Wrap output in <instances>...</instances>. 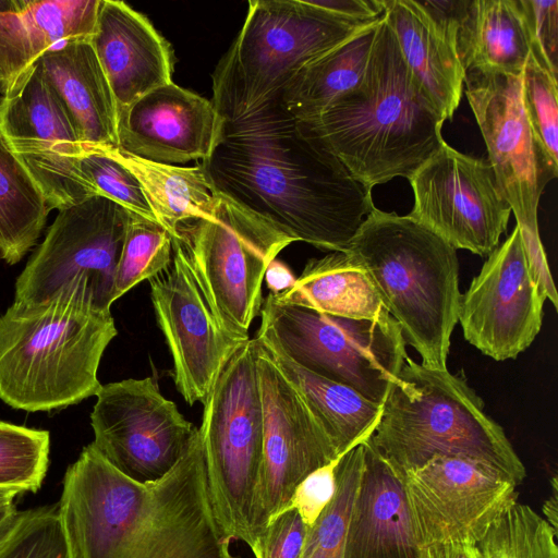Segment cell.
Listing matches in <instances>:
<instances>
[{
    "label": "cell",
    "mask_w": 558,
    "mask_h": 558,
    "mask_svg": "<svg viewBox=\"0 0 558 558\" xmlns=\"http://www.w3.org/2000/svg\"><path fill=\"white\" fill-rule=\"evenodd\" d=\"M172 248L170 265L149 279L150 298L172 357L175 387L192 405L204 403L226 364L247 340L221 326L175 236Z\"/></svg>",
    "instance_id": "2e32d148"
},
{
    "label": "cell",
    "mask_w": 558,
    "mask_h": 558,
    "mask_svg": "<svg viewBox=\"0 0 558 558\" xmlns=\"http://www.w3.org/2000/svg\"><path fill=\"white\" fill-rule=\"evenodd\" d=\"M256 351L263 459L253 502L251 550L296 486L310 473L340 457L298 391L257 347Z\"/></svg>",
    "instance_id": "9a60e30c"
},
{
    "label": "cell",
    "mask_w": 558,
    "mask_h": 558,
    "mask_svg": "<svg viewBox=\"0 0 558 558\" xmlns=\"http://www.w3.org/2000/svg\"><path fill=\"white\" fill-rule=\"evenodd\" d=\"M381 17L303 66L280 95L287 111L299 120L311 119L355 88L364 76Z\"/></svg>",
    "instance_id": "f1b7e54d"
},
{
    "label": "cell",
    "mask_w": 558,
    "mask_h": 558,
    "mask_svg": "<svg viewBox=\"0 0 558 558\" xmlns=\"http://www.w3.org/2000/svg\"><path fill=\"white\" fill-rule=\"evenodd\" d=\"M57 504L71 558H240L213 508L198 428L150 483L120 473L90 442L66 469Z\"/></svg>",
    "instance_id": "7a4b0ae2"
},
{
    "label": "cell",
    "mask_w": 558,
    "mask_h": 558,
    "mask_svg": "<svg viewBox=\"0 0 558 558\" xmlns=\"http://www.w3.org/2000/svg\"><path fill=\"white\" fill-rule=\"evenodd\" d=\"M117 333L111 312L75 291L36 304L14 301L0 315V400L49 412L96 396L98 367Z\"/></svg>",
    "instance_id": "277c9868"
},
{
    "label": "cell",
    "mask_w": 558,
    "mask_h": 558,
    "mask_svg": "<svg viewBox=\"0 0 558 558\" xmlns=\"http://www.w3.org/2000/svg\"><path fill=\"white\" fill-rule=\"evenodd\" d=\"M172 236L159 223L131 213L116 270L114 301L172 260Z\"/></svg>",
    "instance_id": "e575fe53"
},
{
    "label": "cell",
    "mask_w": 558,
    "mask_h": 558,
    "mask_svg": "<svg viewBox=\"0 0 558 558\" xmlns=\"http://www.w3.org/2000/svg\"><path fill=\"white\" fill-rule=\"evenodd\" d=\"M545 301L515 226L461 294L458 322L466 341L483 354L515 359L538 335Z\"/></svg>",
    "instance_id": "e0dca14e"
},
{
    "label": "cell",
    "mask_w": 558,
    "mask_h": 558,
    "mask_svg": "<svg viewBox=\"0 0 558 558\" xmlns=\"http://www.w3.org/2000/svg\"><path fill=\"white\" fill-rule=\"evenodd\" d=\"M253 339L223 367L203 405L198 427L208 489L230 541L253 547L252 511L263 459V411Z\"/></svg>",
    "instance_id": "52a82bcc"
},
{
    "label": "cell",
    "mask_w": 558,
    "mask_h": 558,
    "mask_svg": "<svg viewBox=\"0 0 558 558\" xmlns=\"http://www.w3.org/2000/svg\"><path fill=\"white\" fill-rule=\"evenodd\" d=\"M49 211L39 186L0 135V258L19 263L36 244Z\"/></svg>",
    "instance_id": "4dcf8cb0"
},
{
    "label": "cell",
    "mask_w": 558,
    "mask_h": 558,
    "mask_svg": "<svg viewBox=\"0 0 558 558\" xmlns=\"http://www.w3.org/2000/svg\"><path fill=\"white\" fill-rule=\"evenodd\" d=\"M402 477L421 547L476 545L518 497L495 470L460 457L436 456Z\"/></svg>",
    "instance_id": "ac0fdd59"
},
{
    "label": "cell",
    "mask_w": 558,
    "mask_h": 558,
    "mask_svg": "<svg viewBox=\"0 0 558 558\" xmlns=\"http://www.w3.org/2000/svg\"><path fill=\"white\" fill-rule=\"evenodd\" d=\"M99 5L100 0H29L22 12L0 14V73L8 89L59 44L90 38Z\"/></svg>",
    "instance_id": "d4e9b609"
},
{
    "label": "cell",
    "mask_w": 558,
    "mask_h": 558,
    "mask_svg": "<svg viewBox=\"0 0 558 558\" xmlns=\"http://www.w3.org/2000/svg\"><path fill=\"white\" fill-rule=\"evenodd\" d=\"M49 452L48 430L0 421V488L37 492L47 474Z\"/></svg>",
    "instance_id": "d590c367"
},
{
    "label": "cell",
    "mask_w": 558,
    "mask_h": 558,
    "mask_svg": "<svg viewBox=\"0 0 558 558\" xmlns=\"http://www.w3.org/2000/svg\"><path fill=\"white\" fill-rule=\"evenodd\" d=\"M369 439L401 476L436 456L476 461L515 487L526 475L502 427L484 412V402L466 381L409 357Z\"/></svg>",
    "instance_id": "8992f818"
},
{
    "label": "cell",
    "mask_w": 558,
    "mask_h": 558,
    "mask_svg": "<svg viewBox=\"0 0 558 558\" xmlns=\"http://www.w3.org/2000/svg\"><path fill=\"white\" fill-rule=\"evenodd\" d=\"M213 93L223 125L199 165L214 189L293 242L344 252L375 207L372 191L287 111L280 95L248 105L214 82Z\"/></svg>",
    "instance_id": "6da1fadb"
},
{
    "label": "cell",
    "mask_w": 558,
    "mask_h": 558,
    "mask_svg": "<svg viewBox=\"0 0 558 558\" xmlns=\"http://www.w3.org/2000/svg\"><path fill=\"white\" fill-rule=\"evenodd\" d=\"M408 180L414 195L409 217L456 250L488 256L498 246L511 208L487 159L444 141Z\"/></svg>",
    "instance_id": "5bb4252c"
},
{
    "label": "cell",
    "mask_w": 558,
    "mask_h": 558,
    "mask_svg": "<svg viewBox=\"0 0 558 558\" xmlns=\"http://www.w3.org/2000/svg\"><path fill=\"white\" fill-rule=\"evenodd\" d=\"M130 216L104 196L60 209L16 279L14 301L36 304L75 291L95 308L110 311Z\"/></svg>",
    "instance_id": "7c38bea8"
},
{
    "label": "cell",
    "mask_w": 558,
    "mask_h": 558,
    "mask_svg": "<svg viewBox=\"0 0 558 558\" xmlns=\"http://www.w3.org/2000/svg\"><path fill=\"white\" fill-rule=\"evenodd\" d=\"M340 457L310 473L296 486L292 497L282 510L295 509L304 523L311 527L336 494V465Z\"/></svg>",
    "instance_id": "ab89813d"
},
{
    "label": "cell",
    "mask_w": 558,
    "mask_h": 558,
    "mask_svg": "<svg viewBox=\"0 0 558 558\" xmlns=\"http://www.w3.org/2000/svg\"><path fill=\"white\" fill-rule=\"evenodd\" d=\"M90 43L118 111L172 82L173 54L169 43L146 16L123 1L100 0Z\"/></svg>",
    "instance_id": "44dd1931"
},
{
    "label": "cell",
    "mask_w": 558,
    "mask_h": 558,
    "mask_svg": "<svg viewBox=\"0 0 558 558\" xmlns=\"http://www.w3.org/2000/svg\"><path fill=\"white\" fill-rule=\"evenodd\" d=\"M222 125L211 101L171 82L118 111V148L169 165L202 161L217 145Z\"/></svg>",
    "instance_id": "d6986e66"
},
{
    "label": "cell",
    "mask_w": 558,
    "mask_h": 558,
    "mask_svg": "<svg viewBox=\"0 0 558 558\" xmlns=\"http://www.w3.org/2000/svg\"><path fill=\"white\" fill-rule=\"evenodd\" d=\"M38 61L70 111L83 145L118 147V107L90 38L64 41Z\"/></svg>",
    "instance_id": "cb8c5ba5"
},
{
    "label": "cell",
    "mask_w": 558,
    "mask_h": 558,
    "mask_svg": "<svg viewBox=\"0 0 558 558\" xmlns=\"http://www.w3.org/2000/svg\"><path fill=\"white\" fill-rule=\"evenodd\" d=\"M531 38V53L558 77V1L519 0Z\"/></svg>",
    "instance_id": "74e56055"
},
{
    "label": "cell",
    "mask_w": 558,
    "mask_h": 558,
    "mask_svg": "<svg viewBox=\"0 0 558 558\" xmlns=\"http://www.w3.org/2000/svg\"><path fill=\"white\" fill-rule=\"evenodd\" d=\"M96 397L92 445L138 483L165 476L187 451L198 428L162 396L153 377L101 385Z\"/></svg>",
    "instance_id": "4fadbf2b"
},
{
    "label": "cell",
    "mask_w": 558,
    "mask_h": 558,
    "mask_svg": "<svg viewBox=\"0 0 558 558\" xmlns=\"http://www.w3.org/2000/svg\"><path fill=\"white\" fill-rule=\"evenodd\" d=\"M175 238L221 326L248 340V329L263 304L266 269L293 241L220 193L213 216L180 225Z\"/></svg>",
    "instance_id": "9c48e42d"
},
{
    "label": "cell",
    "mask_w": 558,
    "mask_h": 558,
    "mask_svg": "<svg viewBox=\"0 0 558 558\" xmlns=\"http://www.w3.org/2000/svg\"><path fill=\"white\" fill-rule=\"evenodd\" d=\"M7 90H8L7 82H5L4 77L2 76V74L0 73V105L2 104V101L7 95Z\"/></svg>",
    "instance_id": "c3c4849f"
},
{
    "label": "cell",
    "mask_w": 558,
    "mask_h": 558,
    "mask_svg": "<svg viewBox=\"0 0 558 558\" xmlns=\"http://www.w3.org/2000/svg\"><path fill=\"white\" fill-rule=\"evenodd\" d=\"M21 495L17 490L0 488V509L14 504V499Z\"/></svg>",
    "instance_id": "bcb514c9"
},
{
    "label": "cell",
    "mask_w": 558,
    "mask_h": 558,
    "mask_svg": "<svg viewBox=\"0 0 558 558\" xmlns=\"http://www.w3.org/2000/svg\"><path fill=\"white\" fill-rule=\"evenodd\" d=\"M15 505L7 506L4 508L0 509V526L5 522V520L9 518V515L13 512L15 509Z\"/></svg>",
    "instance_id": "7dc6e473"
},
{
    "label": "cell",
    "mask_w": 558,
    "mask_h": 558,
    "mask_svg": "<svg viewBox=\"0 0 558 558\" xmlns=\"http://www.w3.org/2000/svg\"><path fill=\"white\" fill-rule=\"evenodd\" d=\"M371 23L342 21L308 0H251L213 82L248 105L266 101L281 95L303 66Z\"/></svg>",
    "instance_id": "30bf717a"
},
{
    "label": "cell",
    "mask_w": 558,
    "mask_h": 558,
    "mask_svg": "<svg viewBox=\"0 0 558 558\" xmlns=\"http://www.w3.org/2000/svg\"><path fill=\"white\" fill-rule=\"evenodd\" d=\"M421 558H482L476 545L436 543L422 547Z\"/></svg>",
    "instance_id": "b9f144b4"
},
{
    "label": "cell",
    "mask_w": 558,
    "mask_h": 558,
    "mask_svg": "<svg viewBox=\"0 0 558 558\" xmlns=\"http://www.w3.org/2000/svg\"><path fill=\"white\" fill-rule=\"evenodd\" d=\"M551 495L544 504L543 512L546 514L545 519L549 525L557 532V478L554 477L551 482Z\"/></svg>",
    "instance_id": "ee69618b"
},
{
    "label": "cell",
    "mask_w": 558,
    "mask_h": 558,
    "mask_svg": "<svg viewBox=\"0 0 558 558\" xmlns=\"http://www.w3.org/2000/svg\"><path fill=\"white\" fill-rule=\"evenodd\" d=\"M457 52L464 71L521 74L531 38L519 0H471Z\"/></svg>",
    "instance_id": "83f0119b"
},
{
    "label": "cell",
    "mask_w": 558,
    "mask_h": 558,
    "mask_svg": "<svg viewBox=\"0 0 558 558\" xmlns=\"http://www.w3.org/2000/svg\"><path fill=\"white\" fill-rule=\"evenodd\" d=\"M522 74V73H521ZM521 74L466 70L464 93L483 135L497 184L517 219L530 269L549 274L537 209L546 184L557 178L529 124Z\"/></svg>",
    "instance_id": "8fae6325"
},
{
    "label": "cell",
    "mask_w": 558,
    "mask_h": 558,
    "mask_svg": "<svg viewBox=\"0 0 558 558\" xmlns=\"http://www.w3.org/2000/svg\"><path fill=\"white\" fill-rule=\"evenodd\" d=\"M299 121L371 191L409 179L445 141L444 121L410 76L384 15L361 83Z\"/></svg>",
    "instance_id": "3957f363"
},
{
    "label": "cell",
    "mask_w": 558,
    "mask_h": 558,
    "mask_svg": "<svg viewBox=\"0 0 558 558\" xmlns=\"http://www.w3.org/2000/svg\"><path fill=\"white\" fill-rule=\"evenodd\" d=\"M363 453L361 442L340 457L336 465V494L308 529L300 558H343L347 526L360 482Z\"/></svg>",
    "instance_id": "d6a6232c"
},
{
    "label": "cell",
    "mask_w": 558,
    "mask_h": 558,
    "mask_svg": "<svg viewBox=\"0 0 558 558\" xmlns=\"http://www.w3.org/2000/svg\"><path fill=\"white\" fill-rule=\"evenodd\" d=\"M296 278L293 277L290 269L282 263L274 259L266 269L264 280L267 283L270 293H281L290 289Z\"/></svg>",
    "instance_id": "7bdbcfd3"
},
{
    "label": "cell",
    "mask_w": 558,
    "mask_h": 558,
    "mask_svg": "<svg viewBox=\"0 0 558 558\" xmlns=\"http://www.w3.org/2000/svg\"><path fill=\"white\" fill-rule=\"evenodd\" d=\"M308 526L295 509L276 513L252 549L255 558H300Z\"/></svg>",
    "instance_id": "f35d334b"
},
{
    "label": "cell",
    "mask_w": 558,
    "mask_h": 558,
    "mask_svg": "<svg viewBox=\"0 0 558 558\" xmlns=\"http://www.w3.org/2000/svg\"><path fill=\"white\" fill-rule=\"evenodd\" d=\"M557 532L530 506L511 501L476 547L482 558H558Z\"/></svg>",
    "instance_id": "1f68e13d"
},
{
    "label": "cell",
    "mask_w": 558,
    "mask_h": 558,
    "mask_svg": "<svg viewBox=\"0 0 558 558\" xmlns=\"http://www.w3.org/2000/svg\"><path fill=\"white\" fill-rule=\"evenodd\" d=\"M522 100L532 132L550 166L558 171V82L532 53L522 74Z\"/></svg>",
    "instance_id": "8d00e7d4"
},
{
    "label": "cell",
    "mask_w": 558,
    "mask_h": 558,
    "mask_svg": "<svg viewBox=\"0 0 558 558\" xmlns=\"http://www.w3.org/2000/svg\"><path fill=\"white\" fill-rule=\"evenodd\" d=\"M258 333L307 371L383 405L407 356L397 322L350 318L263 300Z\"/></svg>",
    "instance_id": "ba28073f"
},
{
    "label": "cell",
    "mask_w": 558,
    "mask_h": 558,
    "mask_svg": "<svg viewBox=\"0 0 558 558\" xmlns=\"http://www.w3.org/2000/svg\"><path fill=\"white\" fill-rule=\"evenodd\" d=\"M113 155L137 179L157 222L177 236L180 225L213 216L218 192L203 167H181L147 160L112 148Z\"/></svg>",
    "instance_id": "f546056e"
},
{
    "label": "cell",
    "mask_w": 558,
    "mask_h": 558,
    "mask_svg": "<svg viewBox=\"0 0 558 558\" xmlns=\"http://www.w3.org/2000/svg\"><path fill=\"white\" fill-rule=\"evenodd\" d=\"M253 340L298 391L337 456H342L372 436L381 415L380 404L365 399L345 385L300 366L266 336L256 332Z\"/></svg>",
    "instance_id": "484cf974"
},
{
    "label": "cell",
    "mask_w": 558,
    "mask_h": 558,
    "mask_svg": "<svg viewBox=\"0 0 558 558\" xmlns=\"http://www.w3.org/2000/svg\"><path fill=\"white\" fill-rule=\"evenodd\" d=\"M0 558H71L58 504L15 508L0 526Z\"/></svg>",
    "instance_id": "836d02e7"
},
{
    "label": "cell",
    "mask_w": 558,
    "mask_h": 558,
    "mask_svg": "<svg viewBox=\"0 0 558 558\" xmlns=\"http://www.w3.org/2000/svg\"><path fill=\"white\" fill-rule=\"evenodd\" d=\"M342 21L367 24L384 15V0H308Z\"/></svg>",
    "instance_id": "60d3db41"
},
{
    "label": "cell",
    "mask_w": 558,
    "mask_h": 558,
    "mask_svg": "<svg viewBox=\"0 0 558 558\" xmlns=\"http://www.w3.org/2000/svg\"><path fill=\"white\" fill-rule=\"evenodd\" d=\"M422 364L447 369L461 300L457 250L411 217L374 207L344 251Z\"/></svg>",
    "instance_id": "5b68a950"
},
{
    "label": "cell",
    "mask_w": 558,
    "mask_h": 558,
    "mask_svg": "<svg viewBox=\"0 0 558 558\" xmlns=\"http://www.w3.org/2000/svg\"><path fill=\"white\" fill-rule=\"evenodd\" d=\"M384 9L410 76L441 120H451L460 105L465 76L457 48L415 0H384Z\"/></svg>",
    "instance_id": "603a6c76"
},
{
    "label": "cell",
    "mask_w": 558,
    "mask_h": 558,
    "mask_svg": "<svg viewBox=\"0 0 558 558\" xmlns=\"http://www.w3.org/2000/svg\"><path fill=\"white\" fill-rule=\"evenodd\" d=\"M270 295L283 304L336 316L365 319L390 316L365 271L345 252H330L310 259L290 289Z\"/></svg>",
    "instance_id": "4316f807"
},
{
    "label": "cell",
    "mask_w": 558,
    "mask_h": 558,
    "mask_svg": "<svg viewBox=\"0 0 558 558\" xmlns=\"http://www.w3.org/2000/svg\"><path fill=\"white\" fill-rule=\"evenodd\" d=\"M0 135L25 168L82 150L76 124L38 60L8 89Z\"/></svg>",
    "instance_id": "7402d4cb"
},
{
    "label": "cell",
    "mask_w": 558,
    "mask_h": 558,
    "mask_svg": "<svg viewBox=\"0 0 558 558\" xmlns=\"http://www.w3.org/2000/svg\"><path fill=\"white\" fill-rule=\"evenodd\" d=\"M29 0H0V14H12L22 12Z\"/></svg>",
    "instance_id": "f6af8a7d"
},
{
    "label": "cell",
    "mask_w": 558,
    "mask_h": 558,
    "mask_svg": "<svg viewBox=\"0 0 558 558\" xmlns=\"http://www.w3.org/2000/svg\"><path fill=\"white\" fill-rule=\"evenodd\" d=\"M363 466L347 526L343 558H421L403 477L363 441Z\"/></svg>",
    "instance_id": "ffe728a7"
}]
</instances>
